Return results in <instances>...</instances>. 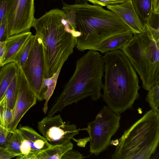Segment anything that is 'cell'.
Returning a JSON list of instances; mask_svg holds the SVG:
<instances>
[{"mask_svg": "<svg viewBox=\"0 0 159 159\" xmlns=\"http://www.w3.org/2000/svg\"><path fill=\"white\" fill-rule=\"evenodd\" d=\"M103 58L105 83L101 97L109 108L120 115L132 109L139 98L138 77L122 50L106 52Z\"/></svg>", "mask_w": 159, "mask_h": 159, "instance_id": "obj_3", "label": "cell"}, {"mask_svg": "<svg viewBox=\"0 0 159 159\" xmlns=\"http://www.w3.org/2000/svg\"><path fill=\"white\" fill-rule=\"evenodd\" d=\"M133 36L131 31L116 34L104 40L97 49L102 53L117 50H122Z\"/></svg>", "mask_w": 159, "mask_h": 159, "instance_id": "obj_15", "label": "cell"}, {"mask_svg": "<svg viewBox=\"0 0 159 159\" xmlns=\"http://www.w3.org/2000/svg\"><path fill=\"white\" fill-rule=\"evenodd\" d=\"M1 67H0V69Z\"/></svg>", "mask_w": 159, "mask_h": 159, "instance_id": "obj_35", "label": "cell"}, {"mask_svg": "<svg viewBox=\"0 0 159 159\" xmlns=\"http://www.w3.org/2000/svg\"><path fill=\"white\" fill-rule=\"evenodd\" d=\"M19 67L14 62L6 64L0 69V101L18 72Z\"/></svg>", "mask_w": 159, "mask_h": 159, "instance_id": "obj_16", "label": "cell"}, {"mask_svg": "<svg viewBox=\"0 0 159 159\" xmlns=\"http://www.w3.org/2000/svg\"><path fill=\"white\" fill-rule=\"evenodd\" d=\"M6 51L5 41H0V67H2L3 60Z\"/></svg>", "mask_w": 159, "mask_h": 159, "instance_id": "obj_32", "label": "cell"}, {"mask_svg": "<svg viewBox=\"0 0 159 159\" xmlns=\"http://www.w3.org/2000/svg\"><path fill=\"white\" fill-rule=\"evenodd\" d=\"M94 5L102 7H106L109 5L120 4L127 0H86Z\"/></svg>", "mask_w": 159, "mask_h": 159, "instance_id": "obj_26", "label": "cell"}, {"mask_svg": "<svg viewBox=\"0 0 159 159\" xmlns=\"http://www.w3.org/2000/svg\"><path fill=\"white\" fill-rule=\"evenodd\" d=\"M86 157L79 152L71 149L66 152L62 156L61 159H81Z\"/></svg>", "mask_w": 159, "mask_h": 159, "instance_id": "obj_27", "label": "cell"}, {"mask_svg": "<svg viewBox=\"0 0 159 159\" xmlns=\"http://www.w3.org/2000/svg\"><path fill=\"white\" fill-rule=\"evenodd\" d=\"M12 116V110L0 105V125L9 131Z\"/></svg>", "mask_w": 159, "mask_h": 159, "instance_id": "obj_24", "label": "cell"}, {"mask_svg": "<svg viewBox=\"0 0 159 159\" xmlns=\"http://www.w3.org/2000/svg\"><path fill=\"white\" fill-rule=\"evenodd\" d=\"M18 70L0 101V105L12 110L15 106L18 94Z\"/></svg>", "mask_w": 159, "mask_h": 159, "instance_id": "obj_18", "label": "cell"}, {"mask_svg": "<svg viewBox=\"0 0 159 159\" xmlns=\"http://www.w3.org/2000/svg\"><path fill=\"white\" fill-rule=\"evenodd\" d=\"M10 0H0V22L7 16Z\"/></svg>", "mask_w": 159, "mask_h": 159, "instance_id": "obj_30", "label": "cell"}, {"mask_svg": "<svg viewBox=\"0 0 159 159\" xmlns=\"http://www.w3.org/2000/svg\"><path fill=\"white\" fill-rule=\"evenodd\" d=\"M145 100L151 109L159 112V83L148 90Z\"/></svg>", "mask_w": 159, "mask_h": 159, "instance_id": "obj_23", "label": "cell"}, {"mask_svg": "<svg viewBox=\"0 0 159 159\" xmlns=\"http://www.w3.org/2000/svg\"><path fill=\"white\" fill-rule=\"evenodd\" d=\"M76 2L78 4H84L87 2L86 0H75Z\"/></svg>", "mask_w": 159, "mask_h": 159, "instance_id": "obj_34", "label": "cell"}, {"mask_svg": "<svg viewBox=\"0 0 159 159\" xmlns=\"http://www.w3.org/2000/svg\"><path fill=\"white\" fill-rule=\"evenodd\" d=\"M61 68H60L51 77L45 78L43 80L42 89L43 92V99L45 102L43 108V111L45 114L48 111V102L55 89Z\"/></svg>", "mask_w": 159, "mask_h": 159, "instance_id": "obj_19", "label": "cell"}, {"mask_svg": "<svg viewBox=\"0 0 159 159\" xmlns=\"http://www.w3.org/2000/svg\"><path fill=\"white\" fill-rule=\"evenodd\" d=\"M37 128L51 145H62L71 139L79 143L78 140L74 138L79 134L76 126L64 121L60 115L44 117L38 122Z\"/></svg>", "mask_w": 159, "mask_h": 159, "instance_id": "obj_10", "label": "cell"}, {"mask_svg": "<svg viewBox=\"0 0 159 159\" xmlns=\"http://www.w3.org/2000/svg\"><path fill=\"white\" fill-rule=\"evenodd\" d=\"M34 13V0H10L7 15V38L30 31Z\"/></svg>", "mask_w": 159, "mask_h": 159, "instance_id": "obj_9", "label": "cell"}, {"mask_svg": "<svg viewBox=\"0 0 159 159\" xmlns=\"http://www.w3.org/2000/svg\"><path fill=\"white\" fill-rule=\"evenodd\" d=\"M20 68L37 100H43L42 86L45 78L44 56L41 43L36 34L28 57Z\"/></svg>", "mask_w": 159, "mask_h": 159, "instance_id": "obj_8", "label": "cell"}, {"mask_svg": "<svg viewBox=\"0 0 159 159\" xmlns=\"http://www.w3.org/2000/svg\"><path fill=\"white\" fill-rule=\"evenodd\" d=\"M16 157L5 148L0 147V159H10Z\"/></svg>", "mask_w": 159, "mask_h": 159, "instance_id": "obj_31", "label": "cell"}, {"mask_svg": "<svg viewBox=\"0 0 159 159\" xmlns=\"http://www.w3.org/2000/svg\"><path fill=\"white\" fill-rule=\"evenodd\" d=\"M120 115L105 105L87 127L79 129L87 131L89 134L91 154L98 156L111 145V138L120 127Z\"/></svg>", "mask_w": 159, "mask_h": 159, "instance_id": "obj_7", "label": "cell"}, {"mask_svg": "<svg viewBox=\"0 0 159 159\" xmlns=\"http://www.w3.org/2000/svg\"><path fill=\"white\" fill-rule=\"evenodd\" d=\"M106 7L116 15L133 34L143 30V23L137 15L131 0H127L120 4L108 5Z\"/></svg>", "mask_w": 159, "mask_h": 159, "instance_id": "obj_13", "label": "cell"}, {"mask_svg": "<svg viewBox=\"0 0 159 159\" xmlns=\"http://www.w3.org/2000/svg\"><path fill=\"white\" fill-rule=\"evenodd\" d=\"M159 13L153 11L148 20L145 22L148 23L151 30L159 31Z\"/></svg>", "mask_w": 159, "mask_h": 159, "instance_id": "obj_25", "label": "cell"}, {"mask_svg": "<svg viewBox=\"0 0 159 159\" xmlns=\"http://www.w3.org/2000/svg\"><path fill=\"white\" fill-rule=\"evenodd\" d=\"M73 147L71 141L61 145H52L39 154L36 159H61L64 154Z\"/></svg>", "mask_w": 159, "mask_h": 159, "instance_id": "obj_17", "label": "cell"}, {"mask_svg": "<svg viewBox=\"0 0 159 159\" xmlns=\"http://www.w3.org/2000/svg\"><path fill=\"white\" fill-rule=\"evenodd\" d=\"M32 27L42 45L44 78L50 77L62 68L73 53L79 34L71 29L65 13L58 8L35 18Z\"/></svg>", "mask_w": 159, "mask_h": 159, "instance_id": "obj_2", "label": "cell"}, {"mask_svg": "<svg viewBox=\"0 0 159 159\" xmlns=\"http://www.w3.org/2000/svg\"><path fill=\"white\" fill-rule=\"evenodd\" d=\"M143 30L133 34L121 50L127 57L148 91L159 83V32L152 31L146 22Z\"/></svg>", "mask_w": 159, "mask_h": 159, "instance_id": "obj_6", "label": "cell"}, {"mask_svg": "<svg viewBox=\"0 0 159 159\" xmlns=\"http://www.w3.org/2000/svg\"><path fill=\"white\" fill-rule=\"evenodd\" d=\"M104 65L103 56L97 51L89 50L78 59L73 74L52 106L47 116H53L66 106L89 97L93 101L100 99Z\"/></svg>", "mask_w": 159, "mask_h": 159, "instance_id": "obj_4", "label": "cell"}, {"mask_svg": "<svg viewBox=\"0 0 159 159\" xmlns=\"http://www.w3.org/2000/svg\"><path fill=\"white\" fill-rule=\"evenodd\" d=\"M152 9L154 13H159V0H152Z\"/></svg>", "mask_w": 159, "mask_h": 159, "instance_id": "obj_33", "label": "cell"}, {"mask_svg": "<svg viewBox=\"0 0 159 159\" xmlns=\"http://www.w3.org/2000/svg\"><path fill=\"white\" fill-rule=\"evenodd\" d=\"M7 39V16L0 22V41H4Z\"/></svg>", "mask_w": 159, "mask_h": 159, "instance_id": "obj_29", "label": "cell"}, {"mask_svg": "<svg viewBox=\"0 0 159 159\" xmlns=\"http://www.w3.org/2000/svg\"><path fill=\"white\" fill-rule=\"evenodd\" d=\"M35 35L30 36L16 57L14 62L20 68H21L25 62L33 44Z\"/></svg>", "mask_w": 159, "mask_h": 159, "instance_id": "obj_22", "label": "cell"}, {"mask_svg": "<svg viewBox=\"0 0 159 159\" xmlns=\"http://www.w3.org/2000/svg\"><path fill=\"white\" fill-rule=\"evenodd\" d=\"M23 139L20 147L21 154L17 159H36L41 152L51 146L46 139L28 126H21L19 129Z\"/></svg>", "mask_w": 159, "mask_h": 159, "instance_id": "obj_12", "label": "cell"}, {"mask_svg": "<svg viewBox=\"0 0 159 159\" xmlns=\"http://www.w3.org/2000/svg\"><path fill=\"white\" fill-rule=\"evenodd\" d=\"M11 133L0 125V147L5 148Z\"/></svg>", "mask_w": 159, "mask_h": 159, "instance_id": "obj_28", "label": "cell"}, {"mask_svg": "<svg viewBox=\"0 0 159 159\" xmlns=\"http://www.w3.org/2000/svg\"><path fill=\"white\" fill-rule=\"evenodd\" d=\"M134 8L143 23L150 17L153 11L152 0H131Z\"/></svg>", "mask_w": 159, "mask_h": 159, "instance_id": "obj_20", "label": "cell"}, {"mask_svg": "<svg viewBox=\"0 0 159 159\" xmlns=\"http://www.w3.org/2000/svg\"><path fill=\"white\" fill-rule=\"evenodd\" d=\"M32 34V33L29 31L12 35L7 38L5 41L6 51L2 66L7 63L14 62L17 55Z\"/></svg>", "mask_w": 159, "mask_h": 159, "instance_id": "obj_14", "label": "cell"}, {"mask_svg": "<svg viewBox=\"0 0 159 159\" xmlns=\"http://www.w3.org/2000/svg\"><path fill=\"white\" fill-rule=\"evenodd\" d=\"M63 4L61 10L71 29L80 34L76 47L80 51H97L108 38L131 31L114 13L101 6L88 3Z\"/></svg>", "mask_w": 159, "mask_h": 159, "instance_id": "obj_1", "label": "cell"}, {"mask_svg": "<svg viewBox=\"0 0 159 159\" xmlns=\"http://www.w3.org/2000/svg\"><path fill=\"white\" fill-rule=\"evenodd\" d=\"M23 136L19 129H16L11 133L5 148L16 157L20 154V147Z\"/></svg>", "mask_w": 159, "mask_h": 159, "instance_id": "obj_21", "label": "cell"}, {"mask_svg": "<svg viewBox=\"0 0 159 159\" xmlns=\"http://www.w3.org/2000/svg\"><path fill=\"white\" fill-rule=\"evenodd\" d=\"M18 92L17 98L12 110V119L9 131L12 132L26 112L36 103V97L30 87L20 68L18 74Z\"/></svg>", "mask_w": 159, "mask_h": 159, "instance_id": "obj_11", "label": "cell"}, {"mask_svg": "<svg viewBox=\"0 0 159 159\" xmlns=\"http://www.w3.org/2000/svg\"><path fill=\"white\" fill-rule=\"evenodd\" d=\"M111 159H149L159 142V112L151 109L117 139Z\"/></svg>", "mask_w": 159, "mask_h": 159, "instance_id": "obj_5", "label": "cell"}]
</instances>
